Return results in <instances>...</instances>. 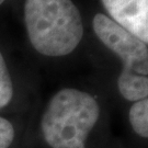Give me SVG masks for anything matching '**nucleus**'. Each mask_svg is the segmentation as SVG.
Listing matches in <instances>:
<instances>
[{"instance_id": "obj_1", "label": "nucleus", "mask_w": 148, "mask_h": 148, "mask_svg": "<svg viewBox=\"0 0 148 148\" xmlns=\"http://www.w3.org/2000/svg\"><path fill=\"white\" fill-rule=\"evenodd\" d=\"M24 18L31 44L45 56L68 55L84 35L81 16L73 0H27Z\"/></svg>"}, {"instance_id": "obj_2", "label": "nucleus", "mask_w": 148, "mask_h": 148, "mask_svg": "<svg viewBox=\"0 0 148 148\" xmlns=\"http://www.w3.org/2000/svg\"><path fill=\"white\" fill-rule=\"evenodd\" d=\"M99 116L100 108L91 95L71 88L62 89L43 113V137L51 148H86Z\"/></svg>"}, {"instance_id": "obj_3", "label": "nucleus", "mask_w": 148, "mask_h": 148, "mask_svg": "<svg viewBox=\"0 0 148 148\" xmlns=\"http://www.w3.org/2000/svg\"><path fill=\"white\" fill-rule=\"evenodd\" d=\"M93 30L98 38L123 63V69L117 79L122 97L132 102L148 98L147 45L102 13L93 18Z\"/></svg>"}, {"instance_id": "obj_4", "label": "nucleus", "mask_w": 148, "mask_h": 148, "mask_svg": "<svg viewBox=\"0 0 148 148\" xmlns=\"http://www.w3.org/2000/svg\"><path fill=\"white\" fill-rule=\"evenodd\" d=\"M113 21L148 44V0H101Z\"/></svg>"}, {"instance_id": "obj_5", "label": "nucleus", "mask_w": 148, "mask_h": 148, "mask_svg": "<svg viewBox=\"0 0 148 148\" xmlns=\"http://www.w3.org/2000/svg\"><path fill=\"white\" fill-rule=\"evenodd\" d=\"M130 123L137 135L148 138V98L133 103L130 110Z\"/></svg>"}, {"instance_id": "obj_6", "label": "nucleus", "mask_w": 148, "mask_h": 148, "mask_svg": "<svg viewBox=\"0 0 148 148\" xmlns=\"http://www.w3.org/2000/svg\"><path fill=\"white\" fill-rule=\"evenodd\" d=\"M12 95H13V85L5 65V58L2 54L0 53V109L10 102Z\"/></svg>"}, {"instance_id": "obj_7", "label": "nucleus", "mask_w": 148, "mask_h": 148, "mask_svg": "<svg viewBox=\"0 0 148 148\" xmlns=\"http://www.w3.org/2000/svg\"><path fill=\"white\" fill-rule=\"evenodd\" d=\"M16 135L14 127L9 120L0 116V148H9Z\"/></svg>"}, {"instance_id": "obj_8", "label": "nucleus", "mask_w": 148, "mask_h": 148, "mask_svg": "<svg viewBox=\"0 0 148 148\" xmlns=\"http://www.w3.org/2000/svg\"><path fill=\"white\" fill-rule=\"evenodd\" d=\"M3 1H5V0H0V5H1V3L3 2Z\"/></svg>"}]
</instances>
